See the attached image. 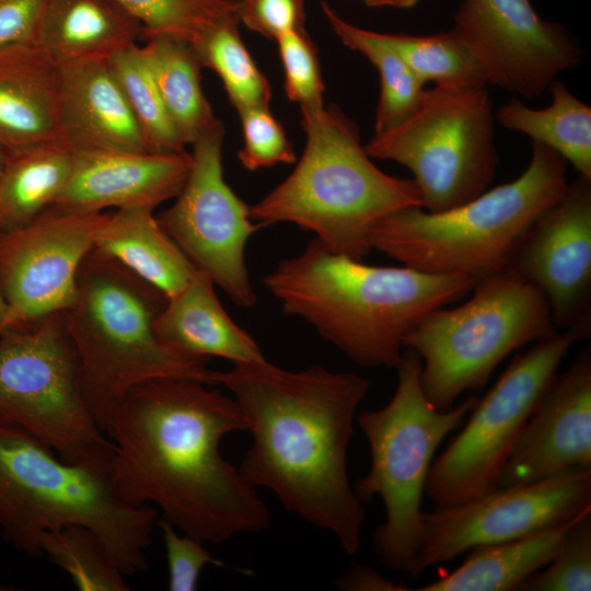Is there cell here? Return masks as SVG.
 Segmentation results:
<instances>
[{"instance_id":"cell-36","label":"cell","mask_w":591,"mask_h":591,"mask_svg":"<svg viewBox=\"0 0 591 591\" xmlns=\"http://www.w3.org/2000/svg\"><path fill=\"white\" fill-rule=\"evenodd\" d=\"M285 76V92L299 104L301 115L323 109L324 83L316 47L305 28L281 33L275 39Z\"/></svg>"},{"instance_id":"cell-29","label":"cell","mask_w":591,"mask_h":591,"mask_svg":"<svg viewBox=\"0 0 591 591\" xmlns=\"http://www.w3.org/2000/svg\"><path fill=\"white\" fill-rule=\"evenodd\" d=\"M321 8L339 40L363 55L379 72L381 89L375 108V132L402 121L417 106L424 84L394 49L385 33L364 30L346 21L326 2H322Z\"/></svg>"},{"instance_id":"cell-30","label":"cell","mask_w":591,"mask_h":591,"mask_svg":"<svg viewBox=\"0 0 591 591\" xmlns=\"http://www.w3.org/2000/svg\"><path fill=\"white\" fill-rule=\"evenodd\" d=\"M240 23L237 14L228 16L205 30L192 45L201 66L219 76L230 103L237 112L268 107L270 83L243 43Z\"/></svg>"},{"instance_id":"cell-37","label":"cell","mask_w":591,"mask_h":591,"mask_svg":"<svg viewBox=\"0 0 591 591\" xmlns=\"http://www.w3.org/2000/svg\"><path fill=\"white\" fill-rule=\"evenodd\" d=\"M243 147L239 151L242 165L256 171L276 164H291L296 161L292 143L282 125L268 107H250L239 112Z\"/></svg>"},{"instance_id":"cell-8","label":"cell","mask_w":591,"mask_h":591,"mask_svg":"<svg viewBox=\"0 0 591 591\" xmlns=\"http://www.w3.org/2000/svg\"><path fill=\"white\" fill-rule=\"evenodd\" d=\"M396 370L397 385L389 403L356 416L369 443L371 465L355 491L362 502L382 500L385 520L374 531V553L387 569L408 575L433 454L478 397L470 395L455 407L438 409L424 392L421 360L413 349L405 348Z\"/></svg>"},{"instance_id":"cell-20","label":"cell","mask_w":591,"mask_h":591,"mask_svg":"<svg viewBox=\"0 0 591 591\" xmlns=\"http://www.w3.org/2000/svg\"><path fill=\"white\" fill-rule=\"evenodd\" d=\"M59 136L73 152H149L108 60L60 67Z\"/></svg>"},{"instance_id":"cell-14","label":"cell","mask_w":591,"mask_h":591,"mask_svg":"<svg viewBox=\"0 0 591 591\" xmlns=\"http://www.w3.org/2000/svg\"><path fill=\"white\" fill-rule=\"evenodd\" d=\"M591 509V467L518 486L496 487L468 501L422 511L408 575L477 546L519 538L570 522Z\"/></svg>"},{"instance_id":"cell-4","label":"cell","mask_w":591,"mask_h":591,"mask_svg":"<svg viewBox=\"0 0 591 591\" xmlns=\"http://www.w3.org/2000/svg\"><path fill=\"white\" fill-rule=\"evenodd\" d=\"M112 463L113 457L66 461L31 436L0 425V534L20 553L38 558L45 532L83 525L102 538L125 576L144 571L158 510L119 497Z\"/></svg>"},{"instance_id":"cell-5","label":"cell","mask_w":591,"mask_h":591,"mask_svg":"<svg viewBox=\"0 0 591 591\" xmlns=\"http://www.w3.org/2000/svg\"><path fill=\"white\" fill-rule=\"evenodd\" d=\"M304 150L291 174L255 205L259 227L292 223L326 248L356 259L371 251L372 229L402 209L420 207L413 179L381 171L367 154L357 125L335 106L301 115Z\"/></svg>"},{"instance_id":"cell-32","label":"cell","mask_w":591,"mask_h":591,"mask_svg":"<svg viewBox=\"0 0 591 591\" xmlns=\"http://www.w3.org/2000/svg\"><path fill=\"white\" fill-rule=\"evenodd\" d=\"M42 556L63 570L80 591H128L102 538L83 525H67L45 532L39 540Z\"/></svg>"},{"instance_id":"cell-7","label":"cell","mask_w":591,"mask_h":591,"mask_svg":"<svg viewBox=\"0 0 591 591\" xmlns=\"http://www.w3.org/2000/svg\"><path fill=\"white\" fill-rule=\"evenodd\" d=\"M567 185L566 160L532 141L530 163L515 179L444 211L393 212L372 229L370 245L420 271L479 281L506 269L524 233Z\"/></svg>"},{"instance_id":"cell-22","label":"cell","mask_w":591,"mask_h":591,"mask_svg":"<svg viewBox=\"0 0 591 591\" xmlns=\"http://www.w3.org/2000/svg\"><path fill=\"white\" fill-rule=\"evenodd\" d=\"M215 283L197 269L189 282L167 299L155 321V331L174 354L208 360L222 358L232 363L265 359L255 339L223 309Z\"/></svg>"},{"instance_id":"cell-43","label":"cell","mask_w":591,"mask_h":591,"mask_svg":"<svg viewBox=\"0 0 591 591\" xmlns=\"http://www.w3.org/2000/svg\"><path fill=\"white\" fill-rule=\"evenodd\" d=\"M7 157H8V152L3 148V146L0 143V174L2 172V169H3L4 164H5Z\"/></svg>"},{"instance_id":"cell-18","label":"cell","mask_w":591,"mask_h":591,"mask_svg":"<svg viewBox=\"0 0 591 591\" xmlns=\"http://www.w3.org/2000/svg\"><path fill=\"white\" fill-rule=\"evenodd\" d=\"M591 467V350L555 376L506 462L497 487L538 482Z\"/></svg>"},{"instance_id":"cell-17","label":"cell","mask_w":591,"mask_h":591,"mask_svg":"<svg viewBox=\"0 0 591 591\" xmlns=\"http://www.w3.org/2000/svg\"><path fill=\"white\" fill-rule=\"evenodd\" d=\"M505 270L546 298L556 328L591 333V178L578 175L524 233Z\"/></svg>"},{"instance_id":"cell-27","label":"cell","mask_w":591,"mask_h":591,"mask_svg":"<svg viewBox=\"0 0 591 591\" xmlns=\"http://www.w3.org/2000/svg\"><path fill=\"white\" fill-rule=\"evenodd\" d=\"M142 57L169 116L185 144H192L217 118L200 81L201 63L194 46L160 34L144 38Z\"/></svg>"},{"instance_id":"cell-25","label":"cell","mask_w":591,"mask_h":591,"mask_svg":"<svg viewBox=\"0 0 591 591\" xmlns=\"http://www.w3.org/2000/svg\"><path fill=\"white\" fill-rule=\"evenodd\" d=\"M573 520L519 538L474 547L455 570L417 590L515 591L552 560Z\"/></svg>"},{"instance_id":"cell-41","label":"cell","mask_w":591,"mask_h":591,"mask_svg":"<svg viewBox=\"0 0 591 591\" xmlns=\"http://www.w3.org/2000/svg\"><path fill=\"white\" fill-rule=\"evenodd\" d=\"M339 590L347 591H403L409 590L402 583H396L385 579L376 570L354 565L336 580Z\"/></svg>"},{"instance_id":"cell-38","label":"cell","mask_w":591,"mask_h":591,"mask_svg":"<svg viewBox=\"0 0 591 591\" xmlns=\"http://www.w3.org/2000/svg\"><path fill=\"white\" fill-rule=\"evenodd\" d=\"M157 525L161 531L166 552L169 590L194 591L207 565L227 567L208 552L201 541L179 532L167 520L158 519Z\"/></svg>"},{"instance_id":"cell-6","label":"cell","mask_w":591,"mask_h":591,"mask_svg":"<svg viewBox=\"0 0 591 591\" xmlns=\"http://www.w3.org/2000/svg\"><path fill=\"white\" fill-rule=\"evenodd\" d=\"M167 298L117 260L93 247L83 259L73 302L61 312L79 356L85 396L103 426L135 386L158 379L212 385L208 360L171 351L155 321Z\"/></svg>"},{"instance_id":"cell-15","label":"cell","mask_w":591,"mask_h":591,"mask_svg":"<svg viewBox=\"0 0 591 591\" xmlns=\"http://www.w3.org/2000/svg\"><path fill=\"white\" fill-rule=\"evenodd\" d=\"M108 215L50 206L31 222L0 232V290L7 306L0 333L70 306L80 266Z\"/></svg>"},{"instance_id":"cell-12","label":"cell","mask_w":591,"mask_h":591,"mask_svg":"<svg viewBox=\"0 0 591 591\" xmlns=\"http://www.w3.org/2000/svg\"><path fill=\"white\" fill-rule=\"evenodd\" d=\"M579 329L556 331L518 354L467 415L463 430L431 464L425 493L436 507L468 501L497 487L501 471Z\"/></svg>"},{"instance_id":"cell-34","label":"cell","mask_w":591,"mask_h":591,"mask_svg":"<svg viewBox=\"0 0 591 591\" xmlns=\"http://www.w3.org/2000/svg\"><path fill=\"white\" fill-rule=\"evenodd\" d=\"M143 28L142 38L171 35L193 44L219 21L237 14L240 0H115Z\"/></svg>"},{"instance_id":"cell-23","label":"cell","mask_w":591,"mask_h":591,"mask_svg":"<svg viewBox=\"0 0 591 591\" xmlns=\"http://www.w3.org/2000/svg\"><path fill=\"white\" fill-rule=\"evenodd\" d=\"M142 34V25L115 0H44L33 42L63 67L109 60Z\"/></svg>"},{"instance_id":"cell-16","label":"cell","mask_w":591,"mask_h":591,"mask_svg":"<svg viewBox=\"0 0 591 591\" xmlns=\"http://www.w3.org/2000/svg\"><path fill=\"white\" fill-rule=\"evenodd\" d=\"M451 30L473 51L488 84L523 99L540 96L582 58L569 32L542 19L530 0H462Z\"/></svg>"},{"instance_id":"cell-39","label":"cell","mask_w":591,"mask_h":591,"mask_svg":"<svg viewBox=\"0 0 591 591\" xmlns=\"http://www.w3.org/2000/svg\"><path fill=\"white\" fill-rule=\"evenodd\" d=\"M239 18L247 28L269 39L305 28L304 0H240Z\"/></svg>"},{"instance_id":"cell-33","label":"cell","mask_w":591,"mask_h":591,"mask_svg":"<svg viewBox=\"0 0 591 591\" xmlns=\"http://www.w3.org/2000/svg\"><path fill=\"white\" fill-rule=\"evenodd\" d=\"M108 62L142 132L148 151H185L186 144L169 116L140 46L137 44L117 53Z\"/></svg>"},{"instance_id":"cell-13","label":"cell","mask_w":591,"mask_h":591,"mask_svg":"<svg viewBox=\"0 0 591 591\" xmlns=\"http://www.w3.org/2000/svg\"><path fill=\"white\" fill-rule=\"evenodd\" d=\"M224 126L217 121L193 143L192 166L174 204L159 223L194 266L207 274L234 304L252 308L257 294L245 248L259 229L247 206L223 176Z\"/></svg>"},{"instance_id":"cell-26","label":"cell","mask_w":591,"mask_h":591,"mask_svg":"<svg viewBox=\"0 0 591 591\" xmlns=\"http://www.w3.org/2000/svg\"><path fill=\"white\" fill-rule=\"evenodd\" d=\"M72 162L73 151L62 140L8 152L0 174V232L20 228L53 206Z\"/></svg>"},{"instance_id":"cell-44","label":"cell","mask_w":591,"mask_h":591,"mask_svg":"<svg viewBox=\"0 0 591 591\" xmlns=\"http://www.w3.org/2000/svg\"><path fill=\"white\" fill-rule=\"evenodd\" d=\"M5 310H7L5 302L0 290V324L4 317Z\"/></svg>"},{"instance_id":"cell-21","label":"cell","mask_w":591,"mask_h":591,"mask_svg":"<svg viewBox=\"0 0 591 591\" xmlns=\"http://www.w3.org/2000/svg\"><path fill=\"white\" fill-rule=\"evenodd\" d=\"M60 67L34 42L0 48V143L7 152L61 140Z\"/></svg>"},{"instance_id":"cell-42","label":"cell","mask_w":591,"mask_h":591,"mask_svg":"<svg viewBox=\"0 0 591 591\" xmlns=\"http://www.w3.org/2000/svg\"><path fill=\"white\" fill-rule=\"evenodd\" d=\"M368 7L382 8H410L418 3L420 0H362Z\"/></svg>"},{"instance_id":"cell-9","label":"cell","mask_w":591,"mask_h":591,"mask_svg":"<svg viewBox=\"0 0 591 591\" xmlns=\"http://www.w3.org/2000/svg\"><path fill=\"white\" fill-rule=\"evenodd\" d=\"M472 291L461 305L432 311L404 340L421 360L427 398L441 410L483 387L509 354L556 332L544 294L508 270Z\"/></svg>"},{"instance_id":"cell-3","label":"cell","mask_w":591,"mask_h":591,"mask_svg":"<svg viewBox=\"0 0 591 591\" xmlns=\"http://www.w3.org/2000/svg\"><path fill=\"white\" fill-rule=\"evenodd\" d=\"M477 282L465 275L368 265L329 251L315 237L264 278L286 315L304 321L367 368H396L406 336L432 311L472 292Z\"/></svg>"},{"instance_id":"cell-1","label":"cell","mask_w":591,"mask_h":591,"mask_svg":"<svg viewBox=\"0 0 591 591\" xmlns=\"http://www.w3.org/2000/svg\"><path fill=\"white\" fill-rule=\"evenodd\" d=\"M190 379H158L131 389L103 431L114 445L119 497L150 505L179 532L222 544L270 525L266 503L221 454V442L246 431L236 401Z\"/></svg>"},{"instance_id":"cell-35","label":"cell","mask_w":591,"mask_h":591,"mask_svg":"<svg viewBox=\"0 0 591 591\" xmlns=\"http://www.w3.org/2000/svg\"><path fill=\"white\" fill-rule=\"evenodd\" d=\"M517 590H591V509L571 522L552 560L528 577Z\"/></svg>"},{"instance_id":"cell-40","label":"cell","mask_w":591,"mask_h":591,"mask_svg":"<svg viewBox=\"0 0 591 591\" xmlns=\"http://www.w3.org/2000/svg\"><path fill=\"white\" fill-rule=\"evenodd\" d=\"M44 0H0V48L33 42Z\"/></svg>"},{"instance_id":"cell-19","label":"cell","mask_w":591,"mask_h":591,"mask_svg":"<svg viewBox=\"0 0 591 591\" xmlns=\"http://www.w3.org/2000/svg\"><path fill=\"white\" fill-rule=\"evenodd\" d=\"M192 166V154L90 151L73 152L72 169L53 206L77 212L148 206L175 198Z\"/></svg>"},{"instance_id":"cell-31","label":"cell","mask_w":591,"mask_h":591,"mask_svg":"<svg viewBox=\"0 0 591 591\" xmlns=\"http://www.w3.org/2000/svg\"><path fill=\"white\" fill-rule=\"evenodd\" d=\"M415 77L447 90L485 86L484 69L452 31L432 35L386 34Z\"/></svg>"},{"instance_id":"cell-45","label":"cell","mask_w":591,"mask_h":591,"mask_svg":"<svg viewBox=\"0 0 591 591\" xmlns=\"http://www.w3.org/2000/svg\"><path fill=\"white\" fill-rule=\"evenodd\" d=\"M7 590H14L13 588H5L4 586H0V591H7Z\"/></svg>"},{"instance_id":"cell-10","label":"cell","mask_w":591,"mask_h":591,"mask_svg":"<svg viewBox=\"0 0 591 591\" xmlns=\"http://www.w3.org/2000/svg\"><path fill=\"white\" fill-rule=\"evenodd\" d=\"M0 425L69 462L113 457L114 445L88 403L61 312L0 333Z\"/></svg>"},{"instance_id":"cell-2","label":"cell","mask_w":591,"mask_h":591,"mask_svg":"<svg viewBox=\"0 0 591 591\" xmlns=\"http://www.w3.org/2000/svg\"><path fill=\"white\" fill-rule=\"evenodd\" d=\"M212 384L231 393L252 436L239 466L246 482L269 489L286 510L356 555L364 510L349 482L347 452L370 382L321 366L290 371L265 358L212 370Z\"/></svg>"},{"instance_id":"cell-28","label":"cell","mask_w":591,"mask_h":591,"mask_svg":"<svg viewBox=\"0 0 591 591\" xmlns=\"http://www.w3.org/2000/svg\"><path fill=\"white\" fill-rule=\"evenodd\" d=\"M548 89L552 103L531 108L519 99L503 104L495 118L506 129L522 132L570 163L578 175L591 178V107L576 97L558 79Z\"/></svg>"},{"instance_id":"cell-24","label":"cell","mask_w":591,"mask_h":591,"mask_svg":"<svg viewBox=\"0 0 591 591\" xmlns=\"http://www.w3.org/2000/svg\"><path fill=\"white\" fill-rule=\"evenodd\" d=\"M153 211L152 207L132 206L111 212L95 235L94 247L170 299L189 282L197 268Z\"/></svg>"},{"instance_id":"cell-11","label":"cell","mask_w":591,"mask_h":591,"mask_svg":"<svg viewBox=\"0 0 591 591\" xmlns=\"http://www.w3.org/2000/svg\"><path fill=\"white\" fill-rule=\"evenodd\" d=\"M485 86L424 90L414 111L364 144L371 159L406 166L428 212L460 206L488 189L499 154Z\"/></svg>"}]
</instances>
